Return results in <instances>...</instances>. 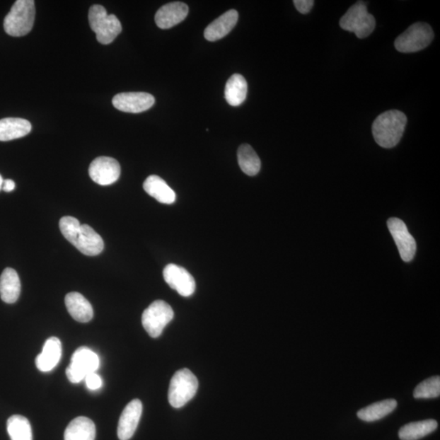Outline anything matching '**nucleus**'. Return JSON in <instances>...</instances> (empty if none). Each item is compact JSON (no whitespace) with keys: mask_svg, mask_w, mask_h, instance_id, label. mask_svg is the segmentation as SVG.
Wrapping results in <instances>:
<instances>
[{"mask_svg":"<svg viewBox=\"0 0 440 440\" xmlns=\"http://www.w3.org/2000/svg\"><path fill=\"white\" fill-rule=\"evenodd\" d=\"M60 229L64 238L82 254L95 256L104 250V241L100 236L88 224H80L76 218L64 216L60 220Z\"/></svg>","mask_w":440,"mask_h":440,"instance_id":"obj_1","label":"nucleus"},{"mask_svg":"<svg viewBox=\"0 0 440 440\" xmlns=\"http://www.w3.org/2000/svg\"><path fill=\"white\" fill-rule=\"evenodd\" d=\"M407 117L400 110H389L380 115L372 127L375 141L386 149L399 144L405 130Z\"/></svg>","mask_w":440,"mask_h":440,"instance_id":"obj_2","label":"nucleus"},{"mask_svg":"<svg viewBox=\"0 0 440 440\" xmlns=\"http://www.w3.org/2000/svg\"><path fill=\"white\" fill-rule=\"evenodd\" d=\"M35 13L34 0H18L4 18L5 32L13 37L29 34L34 26Z\"/></svg>","mask_w":440,"mask_h":440,"instance_id":"obj_3","label":"nucleus"},{"mask_svg":"<svg viewBox=\"0 0 440 440\" xmlns=\"http://www.w3.org/2000/svg\"><path fill=\"white\" fill-rule=\"evenodd\" d=\"M88 20L91 29L95 32L96 40L101 45L111 44L122 30L120 21L115 15L107 13L106 9L101 5L91 7Z\"/></svg>","mask_w":440,"mask_h":440,"instance_id":"obj_4","label":"nucleus"},{"mask_svg":"<svg viewBox=\"0 0 440 440\" xmlns=\"http://www.w3.org/2000/svg\"><path fill=\"white\" fill-rule=\"evenodd\" d=\"M198 389V381L190 369H183L177 371L170 380L168 400L175 409L185 405L195 396Z\"/></svg>","mask_w":440,"mask_h":440,"instance_id":"obj_5","label":"nucleus"},{"mask_svg":"<svg viewBox=\"0 0 440 440\" xmlns=\"http://www.w3.org/2000/svg\"><path fill=\"white\" fill-rule=\"evenodd\" d=\"M340 25L342 29L355 33L359 39H364L373 33L376 21L369 13L366 4L359 1L343 15Z\"/></svg>","mask_w":440,"mask_h":440,"instance_id":"obj_6","label":"nucleus"},{"mask_svg":"<svg viewBox=\"0 0 440 440\" xmlns=\"http://www.w3.org/2000/svg\"><path fill=\"white\" fill-rule=\"evenodd\" d=\"M434 37L431 25L417 23L396 37L395 47L397 51L403 53L419 52L431 45Z\"/></svg>","mask_w":440,"mask_h":440,"instance_id":"obj_7","label":"nucleus"},{"mask_svg":"<svg viewBox=\"0 0 440 440\" xmlns=\"http://www.w3.org/2000/svg\"><path fill=\"white\" fill-rule=\"evenodd\" d=\"M99 366L98 354L88 347H81L74 352L71 364L66 369V376L69 382L79 383L87 375L96 372Z\"/></svg>","mask_w":440,"mask_h":440,"instance_id":"obj_8","label":"nucleus"},{"mask_svg":"<svg viewBox=\"0 0 440 440\" xmlns=\"http://www.w3.org/2000/svg\"><path fill=\"white\" fill-rule=\"evenodd\" d=\"M173 318L174 312L170 306L163 300H157L144 310L141 321L149 336L156 339Z\"/></svg>","mask_w":440,"mask_h":440,"instance_id":"obj_9","label":"nucleus"},{"mask_svg":"<svg viewBox=\"0 0 440 440\" xmlns=\"http://www.w3.org/2000/svg\"><path fill=\"white\" fill-rule=\"evenodd\" d=\"M388 227L399 250L401 259L405 262L412 261L416 254L417 244L406 224L400 219L391 218L388 219Z\"/></svg>","mask_w":440,"mask_h":440,"instance_id":"obj_10","label":"nucleus"},{"mask_svg":"<svg viewBox=\"0 0 440 440\" xmlns=\"http://www.w3.org/2000/svg\"><path fill=\"white\" fill-rule=\"evenodd\" d=\"M121 168L119 162L110 157H99L93 161L89 175L95 183L102 186L110 185L119 180Z\"/></svg>","mask_w":440,"mask_h":440,"instance_id":"obj_11","label":"nucleus"},{"mask_svg":"<svg viewBox=\"0 0 440 440\" xmlns=\"http://www.w3.org/2000/svg\"><path fill=\"white\" fill-rule=\"evenodd\" d=\"M163 277L168 286L181 296L190 297L195 292V278L184 267L173 264L168 265L164 268Z\"/></svg>","mask_w":440,"mask_h":440,"instance_id":"obj_12","label":"nucleus"},{"mask_svg":"<svg viewBox=\"0 0 440 440\" xmlns=\"http://www.w3.org/2000/svg\"><path fill=\"white\" fill-rule=\"evenodd\" d=\"M112 102L117 110L138 114L151 108L155 98L146 93H125L116 95Z\"/></svg>","mask_w":440,"mask_h":440,"instance_id":"obj_13","label":"nucleus"},{"mask_svg":"<svg viewBox=\"0 0 440 440\" xmlns=\"http://www.w3.org/2000/svg\"><path fill=\"white\" fill-rule=\"evenodd\" d=\"M142 411L143 405L139 400H133L127 404L117 426V436L120 440H129L133 436L141 420Z\"/></svg>","mask_w":440,"mask_h":440,"instance_id":"obj_14","label":"nucleus"},{"mask_svg":"<svg viewBox=\"0 0 440 440\" xmlns=\"http://www.w3.org/2000/svg\"><path fill=\"white\" fill-rule=\"evenodd\" d=\"M189 14V7L185 3L173 2L163 5L155 15V23L160 29L173 28L183 21Z\"/></svg>","mask_w":440,"mask_h":440,"instance_id":"obj_15","label":"nucleus"},{"mask_svg":"<svg viewBox=\"0 0 440 440\" xmlns=\"http://www.w3.org/2000/svg\"><path fill=\"white\" fill-rule=\"evenodd\" d=\"M62 355V342L58 337L47 340L42 352L36 357L35 364L41 372H50L61 361Z\"/></svg>","mask_w":440,"mask_h":440,"instance_id":"obj_16","label":"nucleus"},{"mask_svg":"<svg viewBox=\"0 0 440 440\" xmlns=\"http://www.w3.org/2000/svg\"><path fill=\"white\" fill-rule=\"evenodd\" d=\"M238 21V13L234 9L220 16L207 26L204 32L205 39L210 42L223 39L232 30Z\"/></svg>","mask_w":440,"mask_h":440,"instance_id":"obj_17","label":"nucleus"},{"mask_svg":"<svg viewBox=\"0 0 440 440\" xmlns=\"http://www.w3.org/2000/svg\"><path fill=\"white\" fill-rule=\"evenodd\" d=\"M68 312L80 323H88L93 318V306L83 295L78 292L69 293L64 299Z\"/></svg>","mask_w":440,"mask_h":440,"instance_id":"obj_18","label":"nucleus"},{"mask_svg":"<svg viewBox=\"0 0 440 440\" xmlns=\"http://www.w3.org/2000/svg\"><path fill=\"white\" fill-rule=\"evenodd\" d=\"M21 294V282L18 272L13 268L4 270L0 276V297L4 303H14Z\"/></svg>","mask_w":440,"mask_h":440,"instance_id":"obj_19","label":"nucleus"},{"mask_svg":"<svg viewBox=\"0 0 440 440\" xmlns=\"http://www.w3.org/2000/svg\"><path fill=\"white\" fill-rule=\"evenodd\" d=\"M144 190L149 195L163 204H173L176 199L175 191L158 175H150L144 181Z\"/></svg>","mask_w":440,"mask_h":440,"instance_id":"obj_20","label":"nucleus"},{"mask_svg":"<svg viewBox=\"0 0 440 440\" xmlns=\"http://www.w3.org/2000/svg\"><path fill=\"white\" fill-rule=\"evenodd\" d=\"M31 123L19 117L0 120V141H9L24 137L31 132Z\"/></svg>","mask_w":440,"mask_h":440,"instance_id":"obj_21","label":"nucleus"},{"mask_svg":"<svg viewBox=\"0 0 440 440\" xmlns=\"http://www.w3.org/2000/svg\"><path fill=\"white\" fill-rule=\"evenodd\" d=\"M95 426L86 417H78L69 424L64 432V440H95Z\"/></svg>","mask_w":440,"mask_h":440,"instance_id":"obj_22","label":"nucleus"},{"mask_svg":"<svg viewBox=\"0 0 440 440\" xmlns=\"http://www.w3.org/2000/svg\"><path fill=\"white\" fill-rule=\"evenodd\" d=\"M248 85L243 75L235 74L225 86V99L232 106L243 104L248 95Z\"/></svg>","mask_w":440,"mask_h":440,"instance_id":"obj_23","label":"nucleus"},{"mask_svg":"<svg viewBox=\"0 0 440 440\" xmlns=\"http://www.w3.org/2000/svg\"><path fill=\"white\" fill-rule=\"evenodd\" d=\"M397 407V401L394 399L384 400L370 405L357 412V417L359 419L373 422L380 419L393 412Z\"/></svg>","mask_w":440,"mask_h":440,"instance_id":"obj_24","label":"nucleus"},{"mask_svg":"<svg viewBox=\"0 0 440 440\" xmlns=\"http://www.w3.org/2000/svg\"><path fill=\"white\" fill-rule=\"evenodd\" d=\"M437 427L438 423L434 419L410 422L400 428L399 437L401 440H418L434 432Z\"/></svg>","mask_w":440,"mask_h":440,"instance_id":"obj_25","label":"nucleus"},{"mask_svg":"<svg viewBox=\"0 0 440 440\" xmlns=\"http://www.w3.org/2000/svg\"><path fill=\"white\" fill-rule=\"evenodd\" d=\"M238 164L241 170L248 175L254 176L260 173L261 161L249 144L241 146L238 151Z\"/></svg>","mask_w":440,"mask_h":440,"instance_id":"obj_26","label":"nucleus"},{"mask_svg":"<svg viewBox=\"0 0 440 440\" xmlns=\"http://www.w3.org/2000/svg\"><path fill=\"white\" fill-rule=\"evenodd\" d=\"M7 429L11 440H33L30 423L23 416L10 417L7 422Z\"/></svg>","mask_w":440,"mask_h":440,"instance_id":"obj_27","label":"nucleus"},{"mask_svg":"<svg viewBox=\"0 0 440 440\" xmlns=\"http://www.w3.org/2000/svg\"><path fill=\"white\" fill-rule=\"evenodd\" d=\"M440 395V378L434 376L423 381L413 391L415 399L438 398Z\"/></svg>","mask_w":440,"mask_h":440,"instance_id":"obj_28","label":"nucleus"},{"mask_svg":"<svg viewBox=\"0 0 440 440\" xmlns=\"http://www.w3.org/2000/svg\"><path fill=\"white\" fill-rule=\"evenodd\" d=\"M84 380L87 388L91 390H98L103 386V381L95 372L87 375Z\"/></svg>","mask_w":440,"mask_h":440,"instance_id":"obj_29","label":"nucleus"},{"mask_svg":"<svg viewBox=\"0 0 440 440\" xmlns=\"http://www.w3.org/2000/svg\"><path fill=\"white\" fill-rule=\"evenodd\" d=\"M295 8L302 14H307L314 6L313 0H294Z\"/></svg>","mask_w":440,"mask_h":440,"instance_id":"obj_30","label":"nucleus"},{"mask_svg":"<svg viewBox=\"0 0 440 440\" xmlns=\"http://www.w3.org/2000/svg\"><path fill=\"white\" fill-rule=\"evenodd\" d=\"M15 182L12 180H4L2 190L4 192H10L15 190Z\"/></svg>","mask_w":440,"mask_h":440,"instance_id":"obj_31","label":"nucleus"},{"mask_svg":"<svg viewBox=\"0 0 440 440\" xmlns=\"http://www.w3.org/2000/svg\"><path fill=\"white\" fill-rule=\"evenodd\" d=\"M3 184H4L3 177L1 175H0V191L2 190Z\"/></svg>","mask_w":440,"mask_h":440,"instance_id":"obj_32","label":"nucleus"}]
</instances>
